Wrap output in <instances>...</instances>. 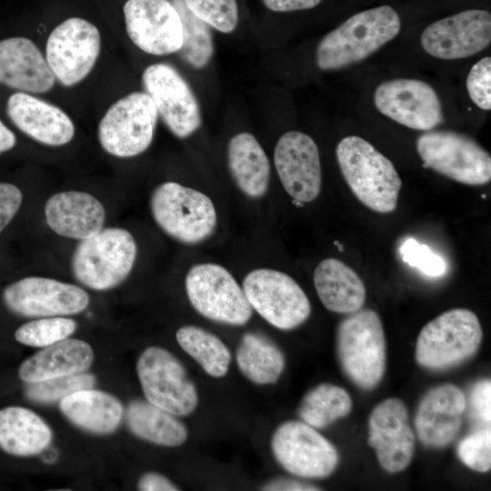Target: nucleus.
<instances>
[{"label":"nucleus","mask_w":491,"mask_h":491,"mask_svg":"<svg viewBox=\"0 0 491 491\" xmlns=\"http://www.w3.org/2000/svg\"><path fill=\"white\" fill-rule=\"evenodd\" d=\"M263 490H273V491H277V490H289V491H293V490H296V491H300V490H319L318 487H316V486H313V485H310V484H307V483H303V482H299V481H295V480H288V479H277V480H274V481H271L267 484H266L263 487H262Z\"/></svg>","instance_id":"a18cd8bd"},{"label":"nucleus","mask_w":491,"mask_h":491,"mask_svg":"<svg viewBox=\"0 0 491 491\" xmlns=\"http://www.w3.org/2000/svg\"><path fill=\"white\" fill-rule=\"evenodd\" d=\"M186 7L208 25L231 33L238 22L236 0H184Z\"/></svg>","instance_id":"e433bc0d"},{"label":"nucleus","mask_w":491,"mask_h":491,"mask_svg":"<svg viewBox=\"0 0 491 491\" xmlns=\"http://www.w3.org/2000/svg\"><path fill=\"white\" fill-rule=\"evenodd\" d=\"M126 423L134 435L155 445L178 446L187 438L186 427L181 421L148 401L131 402Z\"/></svg>","instance_id":"7c9ffc66"},{"label":"nucleus","mask_w":491,"mask_h":491,"mask_svg":"<svg viewBox=\"0 0 491 491\" xmlns=\"http://www.w3.org/2000/svg\"><path fill=\"white\" fill-rule=\"evenodd\" d=\"M271 447L283 468L305 478L326 477L338 463L333 444L305 422L283 423L273 435Z\"/></svg>","instance_id":"ddd939ff"},{"label":"nucleus","mask_w":491,"mask_h":491,"mask_svg":"<svg viewBox=\"0 0 491 491\" xmlns=\"http://www.w3.org/2000/svg\"><path fill=\"white\" fill-rule=\"evenodd\" d=\"M93 360V349L86 342L66 338L25 359L18 375L26 384L35 383L85 372Z\"/></svg>","instance_id":"393cba45"},{"label":"nucleus","mask_w":491,"mask_h":491,"mask_svg":"<svg viewBox=\"0 0 491 491\" xmlns=\"http://www.w3.org/2000/svg\"><path fill=\"white\" fill-rule=\"evenodd\" d=\"M52 440V431L33 411L22 406L0 410V448L17 456L39 454Z\"/></svg>","instance_id":"c85d7f7f"},{"label":"nucleus","mask_w":491,"mask_h":491,"mask_svg":"<svg viewBox=\"0 0 491 491\" xmlns=\"http://www.w3.org/2000/svg\"><path fill=\"white\" fill-rule=\"evenodd\" d=\"M137 487L142 491H177L179 488L158 473H146L141 476Z\"/></svg>","instance_id":"37998d69"},{"label":"nucleus","mask_w":491,"mask_h":491,"mask_svg":"<svg viewBox=\"0 0 491 491\" xmlns=\"http://www.w3.org/2000/svg\"><path fill=\"white\" fill-rule=\"evenodd\" d=\"M400 29V17L389 5L357 13L320 40L316 65L326 71L360 62L393 40Z\"/></svg>","instance_id":"f257e3e1"},{"label":"nucleus","mask_w":491,"mask_h":491,"mask_svg":"<svg viewBox=\"0 0 491 491\" xmlns=\"http://www.w3.org/2000/svg\"><path fill=\"white\" fill-rule=\"evenodd\" d=\"M466 401L453 384L431 388L422 398L415 418L420 441L429 447H444L451 443L462 425Z\"/></svg>","instance_id":"412c9836"},{"label":"nucleus","mask_w":491,"mask_h":491,"mask_svg":"<svg viewBox=\"0 0 491 491\" xmlns=\"http://www.w3.org/2000/svg\"><path fill=\"white\" fill-rule=\"evenodd\" d=\"M377 110L411 129L429 131L444 122L440 99L427 83L396 78L380 84L374 94Z\"/></svg>","instance_id":"2eb2a0df"},{"label":"nucleus","mask_w":491,"mask_h":491,"mask_svg":"<svg viewBox=\"0 0 491 491\" xmlns=\"http://www.w3.org/2000/svg\"><path fill=\"white\" fill-rule=\"evenodd\" d=\"M471 407L474 415L490 425L491 420V382L482 380L475 385L471 392Z\"/></svg>","instance_id":"79ce46f5"},{"label":"nucleus","mask_w":491,"mask_h":491,"mask_svg":"<svg viewBox=\"0 0 491 491\" xmlns=\"http://www.w3.org/2000/svg\"><path fill=\"white\" fill-rule=\"evenodd\" d=\"M336 155L344 179L363 205L381 214L396 210L402 182L386 156L357 135L344 137Z\"/></svg>","instance_id":"f03ea898"},{"label":"nucleus","mask_w":491,"mask_h":491,"mask_svg":"<svg viewBox=\"0 0 491 491\" xmlns=\"http://www.w3.org/2000/svg\"><path fill=\"white\" fill-rule=\"evenodd\" d=\"M337 355L347 377L363 389H372L386 369L383 324L372 309H359L342 320L336 332Z\"/></svg>","instance_id":"7ed1b4c3"},{"label":"nucleus","mask_w":491,"mask_h":491,"mask_svg":"<svg viewBox=\"0 0 491 491\" xmlns=\"http://www.w3.org/2000/svg\"><path fill=\"white\" fill-rule=\"evenodd\" d=\"M241 373L257 385L276 383L285 368V356L279 347L266 336L246 333L235 352Z\"/></svg>","instance_id":"c756f323"},{"label":"nucleus","mask_w":491,"mask_h":491,"mask_svg":"<svg viewBox=\"0 0 491 491\" xmlns=\"http://www.w3.org/2000/svg\"><path fill=\"white\" fill-rule=\"evenodd\" d=\"M491 41V15L469 9L437 20L422 32L420 42L430 55L445 60L461 59L484 50Z\"/></svg>","instance_id":"f3484780"},{"label":"nucleus","mask_w":491,"mask_h":491,"mask_svg":"<svg viewBox=\"0 0 491 491\" xmlns=\"http://www.w3.org/2000/svg\"><path fill=\"white\" fill-rule=\"evenodd\" d=\"M6 113L20 131L46 145H64L75 135L74 123L63 110L25 92L9 96Z\"/></svg>","instance_id":"4be33fe9"},{"label":"nucleus","mask_w":491,"mask_h":491,"mask_svg":"<svg viewBox=\"0 0 491 491\" xmlns=\"http://www.w3.org/2000/svg\"><path fill=\"white\" fill-rule=\"evenodd\" d=\"M95 377L92 374L78 373L44 381L27 383L25 396L37 403H53L82 390L92 388Z\"/></svg>","instance_id":"c9c22d12"},{"label":"nucleus","mask_w":491,"mask_h":491,"mask_svg":"<svg viewBox=\"0 0 491 491\" xmlns=\"http://www.w3.org/2000/svg\"><path fill=\"white\" fill-rule=\"evenodd\" d=\"M185 290L193 307L203 316L222 324L243 326L252 307L243 288L223 266L198 264L185 276Z\"/></svg>","instance_id":"9d476101"},{"label":"nucleus","mask_w":491,"mask_h":491,"mask_svg":"<svg viewBox=\"0 0 491 491\" xmlns=\"http://www.w3.org/2000/svg\"><path fill=\"white\" fill-rule=\"evenodd\" d=\"M22 200V192L16 185L0 183V232L17 213Z\"/></svg>","instance_id":"a19ab883"},{"label":"nucleus","mask_w":491,"mask_h":491,"mask_svg":"<svg viewBox=\"0 0 491 491\" xmlns=\"http://www.w3.org/2000/svg\"><path fill=\"white\" fill-rule=\"evenodd\" d=\"M423 166L456 182L480 185L491 179V157L469 136L449 130H429L416 139Z\"/></svg>","instance_id":"0eeeda50"},{"label":"nucleus","mask_w":491,"mask_h":491,"mask_svg":"<svg viewBox=\"0 0 491 491\" xmlns=\"http://www.w3.org/2000/svg\"><path fill=\"white\" fill-rule=\"evenodd\" d=\"M227 163L234 181L245 195L253 198L265 195L269 184L270 165L252 134L239 133L229 140Z\"/></svg>","instance_id":"cd10ccee"},{"label":"nucleus","mask_w":491,"mask_h":491,"mask_svg":"<svg viewBox=\"0 0 491 491\" xmlns=\"http://www.w3.org/2000/svg\"><path fill=\"white\" fill-rule=\"evenodd\" d=\"M352 401L348 393L333 384H320L303 398L299 416L314 428H324L351 411Z\"/></svg>","instance_id":"473e14b6"},{"label":"nucleus","mask_w":491,"mask_h":491,"mask_svg":"<svg viewBox=\"0 0 491 491\" xmlns=\"http://www.w3.org/2000/svg\"><path fill=\"white\" fill-rule=\"evenodd\" d=\"M157 110L145 92H133L115 102L98 125L103 149L116 157L135 156L151 145Z\"/></svg>","instance_id":"6e6552de"},{"label":"nucleus","mask_w":491,"mask_h":491,"mask_svg":"<svg viewBox=\"0 0 491 491\" xmlns=\"http://www.w3.org/2000/svg\"><path fill=\"white\" fill-rule=\"evenodd\" d=\"M274 163L283 187L296 202L309 203L318 196L322 185L320 156L308 135L288 131L281 135Z\"/></svg>","instance_id":"6ab92c4d"},{"label":"nucleus","mask_w":491,"mask_h":491,"mask_svg":"<svg viewBox=\"0 0 491 491\" xmlns=\"http://www.w3.org/2000/svg\"><path fill=\"white\" fill-rule=\"evenodd\" d=\"M75 329V320L62 316H50L22 325L16 329L15 337L23 345L45 347L66 339Z\"/></svg>","instance_id":"f704fd0d"},{"label":"nucleus","mask_w":491,"mask_h":491,"mask_svg":"<svg viewBox=\"0 0 491 491\" xmlns=\"http://www.w3.org/2000/svg\"><path fill=\"white\" fill-rule=\"evenodd\" d=\"M313 280L320 301L329 311L350 314L362 308L366 300L364 283L341 260H322L314 271Z\"/></svg>","instance_id":"a878e982"},{"label":"nucleus","mask_w":491,"mask_h":491,"mask_svg":"<svg viewBox=\"0 0 491 491\" xmlns=\"http://www.w3.org/2000/svg\"><path fill=\"white\" fill-rule=\"evenodd\" d=\"M457 455L469 468L487 472L491 467V430L485 427L465 437L458 445Z\"/></svg>","instance_id":"4c0bfd02"},{"label":"nucleus","mask_w":491,"mask_h":491,"mask_svg":"<svg viewBox=\"0 0 491 491\" xmlns=\"http://www.w3.org/2000/svg\"><path fill=\"white\" fill-rule=\"evenodd\" d=\"M482 336L480 322L474 312L466 308L446 311L421 329L416 359L420 366L430 369L454 366L477 351Z\"/></svg>","instance_id":"423d86ee"},{"label":"nucleus","mask_w":491,"mask_h":491,"mask_svg":"<svg viewBox=\"0 0 491 491\" xmlns=\"http://www.w3.org/2000/svg\"><path fill=\"white\" fill-rule=\"evenodd\" d=\"M48 226L59 235L86 239L103 229L105 212L92 195L66 191L52 195L45 206Z\"/></svg>","instance_id":"b1692460"},{"label":"nucleus","mask_w":491,"mask_h":491,"mask_svg":"<svg viewBox=\"0 0 491 491\" xmlns=\"http://www.w3.org/2000/svg\"><path fill=\"white\" fill-rule=\"evenodd\" d=\"M55 75L36 45L25 37L0 41V85L28 93H46Z\"/></svg>","instance_id":"5701e85b"},{"label":"nucleus","mask_w":491,"mask_h":491,"mask_svg":"<svg viewBox=\"0 0 491 491\" xmlns=\"http://www.w3.org/2000/svg\"><path fill=\"white\" fill-rule=\"evenodd\" d=\"M123 10L127 35L138 48L155 55L180 50L182 23L169 0H127Z\"/></svg>","instance_id":"a211bd4d"},{"label":"nucleus","mask_w":491,"mask_h":491,"mask_svg":"<svg viewBox=\"0 0 491 491\" xmlns=\"http://www.w3.org/2000/svg\"><path fill=\"white\" fill-rule=\"evenodd\" d=\"M322 0H262L264 5L275 12L306 10L318 5Z\"/></svg>","instance_id":"c03bdc74"},{"label":"nucleus","mask_w":491,"mask_h":491,"mask_svg":"<svg viewBox=\"0 0 491 491\" xmlns=\"http://www.w3.org/2000/svg\"><path fill=\"white\" fill-rule=\"evenodd\" d=\"M142 82L157 113L175 136L188 137L200 127L197 100L175 68L164 63L151 65L145 69Z\"/></svg>","instance_id":"4468645a"},{"label":"nucleus","mask_w":491,"mask_h":491,"mask_svg":"<svg viewBox=\"0 0 491 491\" xmlns=\"http://www.w3.org/2000/svg\"><path fill=\"white\" fill-rule=\"evenodd\" d=\"M3 300L11 311L28 317L75 315L89 304V296L81 287L39 276L9 285L3 292Z\"/></svg>","instance_id":"dca6fc26"},{"label":"nucleus","mask_w":491,"mask_h":491,"mask_svg":"<svg viewBox=\"0 0 491 491\" xmlns=\"http://www.w3.org/2000/svg\"><path fill=\"white\" fill-rule=\"evenodd\" d=\"M368 426V444L375 448L381 466L389 473L404 470L415 449L406 405L395 397L383 400L373 409Z\"/></svg>","instance_id":"aec40b11"},{"label":"nucleus","mask_w":491,"mask_h":491,"mask_svg":"<svg viewBox=\"0 0 491 491\" xmlns=\"http://www.w3.org/2000/svg\"><path fill=\"white\" fill-rule=\"evenodd\" d=\"M466 89L471 100L483 110L491 109V58L484 57L471 68Z\"/></svg>","instance_id":"ea45409f"},{"label":"nucleus","mask_w":491,"mask_h":491,"mask_svg":"<svg viewBox=\"0 0 491 491\" xmlns=\"http://www.w3.org/2000/svg\"><path fill=\"white\" fill-rule=\"evenodd\" d=\"M179 14L183 43L179 52L182 59L195 69L205 67L214 53L213 35L209 25L195 16L184 0H170Z\"/></svg>","instance_id":"72a5a7b5"},{"label":"nucleus","mask_w":491,"mask_h":491,"mask_svg":"<svg viewBox=\"0 0 491 491\" xmlns=\"http://www.w3.org/2000/svg\"><path fill=\"white\" fill-rule=\"evenodd\" d=\"M176 340L209 376L222 377L227 373L230 351L214 334L195 326H185L177 330Z\"/></svg>","instance_id":"2f4dec72"},{"label":"nucleus","mask_w":491,"mask_h":491,"mask_svg":"<svg viewBox=\"0 0 491 491\" xmlns=\"http://www.w3.org/2000/svg\"><path fill=\"white\" fill-rule=\"evenodd\" d=\"M137 253L134 236L125 229L103 228L81 240L71 260L75 279L94 290H107L130 274Z\"/></svg>","instance_id":"20e7f679"},{"label":"nucleus","mask_w":491,"mask_h":491,"mask_svg":"<svg viewBox=\"0 0 491 491\" xmlns=\"http://www.w3.org/2000/svg\"><path fill=\"white\" fill-rule=\"evenodd\" d=\"M136 372L146 400L174 416L190 415L198 396L182 363L168 350L151 346L139 356Z\"/></svg>","instance_id":"9b49d317"},{"label":"nucleus","mask_w":491,"mask_h":491,"mask_svg":"<svg viewBox=\"0 0 491 491\" xmlns=\"http://www.w3.org/2000/svg\"><path fill=\"white\" fill-rule=\"evenodd\" d=\"M59 406L73 424L95 434L112 433L123 417V406L116 397L92 388L65 396Z\"/></svg>","instance_id":"bb28decb"},{"label":"nucleus","mask_w":491,"mask_h":491,"mask_svg":"<svg viewBox=\"0 0 491 491\" xmlns=\"http://www.w3.org/2000/svg\"><path fill=\"white\" fill-rule=\"evenodd\" d=\"M100 50L101 36L96 26L84 18L71 17L49 35L45 59L55 77L69 87L89 75Z\"/></svg>","instance_id":"f8f14e48"},{"label":"nucleus","mask_w":491,"mask_h":491,"mask_svg":"<svg viewBox=\"0 0 491 491\" xmlns=\"http://www.w3.org/2000/svg\"><path fill=\"white\" fill-rule=\"evenodd\" d=\"M15 145V136L0 119V155L8 151Z\"/></svg>","instance_id":"49530a36"},{"label":"nucleus","mask_w":491,"mask_h":491,"mask_svg":"<svg viewBox=\"0 0 491 491\" xmlns=\"http://www.w3.org/2000/svg\"><path fill=\"white\" fill-rule=\"evenodd\" d=\"M243 290L251 307L278 329H294L311 314V305L304 290L281 271L255 269L245 276Z\"/></svg>","instance_id":"1a4fd4ad"},{"label":"nucleus","mask_w":491,"mask_h":491,"mask_svg":"<svg viewBox=\"0 0 491 491\" xmlns=\"http://www.w3.org/2000/svg\"><path fill=\"white\" fill-rule=\"evenodd\" d=\"M150 208L158 226L185 244L200 243L215 229L216 212L211 199L175 182H165L155 188Z\"/></svg>","instance_id":"39448f33"},{"label":"nucleus","mask_w":491,"mask_h":491,"mask_svg":"<svg viewBox=\"0 0 491 491\" xmlns=\"http://www.w3.org/2000/svg\"><path fill=\"white\" fill-rule=\"evenodd\" d=\"M402 260L428 276H441L446 272L444 258L427 246L407 238L399 248Z\"/></svg>","instance_id":"58836bf2"}]
</instances>
